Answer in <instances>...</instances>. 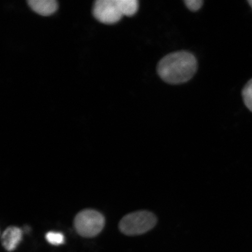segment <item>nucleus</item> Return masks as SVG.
<instances>
[{
  "label": "nucleus",
  "instance_id": "nucleus-9",
  "mask_svg": "<svg viewBox=\"0 0 252 252\" xmlns=\"http://www.w3.org/2000/svg\"><path fill=\"white\" fill-rule=\"evenodd\" d=\"M242 97L246 106L252 112V79L245 85L242 90Z\"/></svg>",
  "mask_w": 252,
  "mask_h": 252
},
{
  "label": "nucleus",
  "instance_id": "nucleus-5",
  "mask_svg": "<svg viewBox=\"0 0 252 252\" xmlns=\"http://www.w3.org/2000/svg\"><path fill=\"white\" fill-rule=\"evenodd\" d=\"M23 232L17 226H9L1 235L3 247L9 252H12L18 247L23 239Z\"/></svg>",
  "mask_w": 252,
  "mask_h": 252
},
{
  "label": "nucleus",
  "instance_id": "nucleus-8",
  "mask_svg": "<svg viewBox=\"0 0 252 252\" xmlns=\"http://www.w3.org/2000/svg\"><path fill=\"white\" fill-rule=\"evenodd\" d=\"M46 241L50 244L55 246L61 245L64 243L65 237L61 232L50 231L45 236Z\"/></svg>",
  "mask_w": 252,
  "mask_h": 252
},
{
  "label": "nucleus",
  "instance_id": "nucleus-6",
  "mask_svg": "<svg viewBox=\"0 0 252 252\" xmlns=\"http://www.w3.org/2000/svg\"><path fill=\"white\" fill-rule=\"evenodd\" d=\"M28 3L33 11L42 16L52 15L58 8L55 0H29Z\"/></svg>",
  "mask_w": 252,
  "mask_h": 252
},
{
  "label": "nucleus",
  "instance_id": "nucleus-1",
  "mask_svg": "<svg viewBox=\"0 0 252 252\" xmlns=\"http://www.w3.org/2000/svg\"><path fill=\"white\" fill-rule=\"evenodd\" d=\"M197 70L196 58L186 51L170 53L160 60L157 67L160 78L170 84L186 83L194 76Z\"/></svg>",
  "mask_w": 252,
  "mask_h": 252
},
{
  "label": "nucleus",
  "instance_id": "nucleus-11",
  "mask_svg": "<svg viewBox=\"0 0 252 252\" xmlns=\"http://www.w3.org/2000/svg\"><path fill=\"white\" fill-rule=\"evenodd\" d=\"M249 4L251 5V7L252 8V0H250V1H248Z\"/></svg>",
  "mask_w": 252,
  "mask_h": 252
},
{
  "label": "nucleus",
  "instance_id": "nucleus-7",
  "mask_svg": "<svg viewBox=\"0 0 252 252\" xmlns=\"http://www.w3.org/2000/svg\"><path fill=\"white\" fill-rule=\"evenodd\" d=\"M120 9L123 15L131 17L136 13L138 9L137 0H117Z\"/></svg>",
  "mask_w": 252,
  "mask_h": 252
},
{
  "label": "nucleus",
  "instance_id": "nucleus-10",
  "mask_svg": "<svg viewBox=\"0 0 252 252\" xmlns=\"http://www.w3.org/2000/svg\"><path fill=\"white\" fill-rule=\"evenodd\" d=\"M185 3L190 11H196L202 7L203 1L202 0H186Z\"/></svg>",
  "mask_w": 252,
  "mask_h": 252
},
{
  "label": "nucleus",
  "instance_id": "nucleus-3",
  "mask_svg": "<svg viewBox=\"0 0 252 252\" xmlns=\"http://www.w3.org/2000/svg\"><path fill=\"white\" fill-rule=\"evenodd\" d=\"M105 224V217L96 210L81 211L75 217V231L83 237L93 238L100 234Z\"/></svg>",
  "mask_w": 252,
  "mask_h": 252
},
{
  "label": "nucleus",
  "instance_id": "nucleus-2",
  "mask_svg": "<svg viewBox=\"0 0 252 252\" xmlns=\"http://www.w3.org/2000/svg\"><path fill=\"white\" fill-rule=\"evenodd\" d=\"M157 223V217L153 213L146 210L137 211L123 217L119 223V228L126 235L137 236L149 232Z\"/></svg>",
  "mask_w": 252,
  "mask_h": 252
},
{
  "label": "nucleus",
  "instance_id": "nucleus-4",
  "mask_svg": "<svg viewBox=\"0 0 252 252\" xmlns=\"http://www.w3.org/2000/svg\"><path fill=\"white\" fill-rule=\"evenodd\" d=\"M94 17L100 23L114 24L123 17L117 0H97L93 8Z\"/></svg>",
  "mask_w": 252,
  "mask_h": 252
}]
</instances>
